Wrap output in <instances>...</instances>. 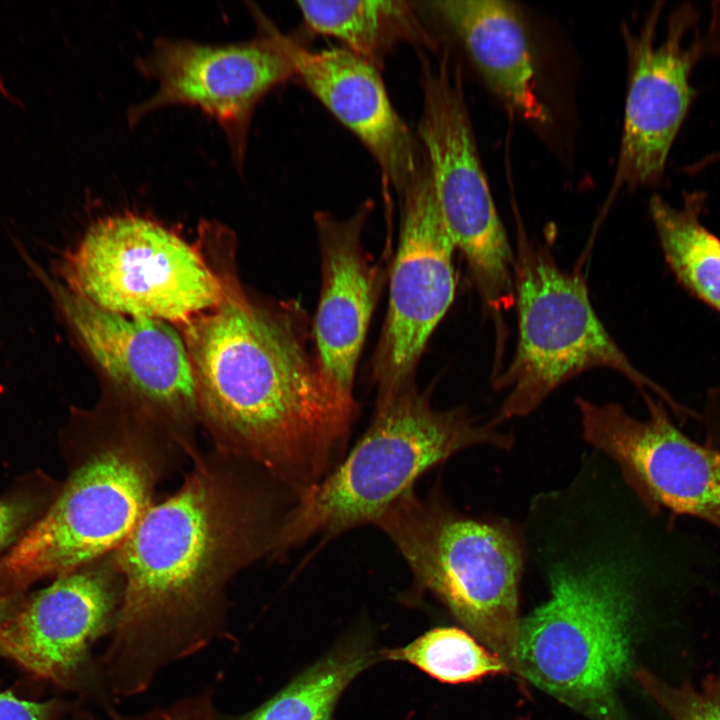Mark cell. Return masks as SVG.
I'll return each mask as SVG.
<instances>
[{
	"label": "cell",
	"mask_w": 720,
	"mask_h": 720,
	"mask_svg": "<svg viewBox=\"0 0 720 720\" xmlns=\"http://www.w3.org/2000/svg\"><path fill=\"white\" fill-rule=\"evenodd\" d=\"M260 35L230 44L157 39L139 59L140 70L158 83L155 93L131 109L136 121L171 104L197 106L214 117L229 141L240 167L246 151L251 116L259 100L294 75L278 28L256 9Z\"/></svg>",
	"instance_id": "7c38bea8"
},
{
	"label": "cell",
	"mask_w": 720,
	"mask_h": 720,
	"mask_svg": "<svg viewBox=\"0 0 720 720\" xmlns=\"http://www.w3.org/2000/svg\"><path fill=\"white\" fill-rule=\"evenodd\" d=\"M66 288L117 314L184 324L224 297L221 276L192 244L138 215L93 224L63 264Z\"/></svg>",
	"instance_id": "9c48e42d"
},
{
	"label": "cell",
	"mask_w": 720,
	"mask_h": 720,
	"mask_svg": "<svg viewBox=\"0 0 720 720\" xmlns=\"http://www.w3.org/2000/svg\"><path fill=\"white\" fill-rule=\"evenodd\" d=\"M513 437L479 426L463 408L437 410L413 383L379 392L375 416L348 456L285 513L272 554L332 537L380 515L430 468L475 445L510 449Z\"/></svg>",
	"instance_id": "277c9868"
},
{
	"label": "cell",
	"mask_w": 720,
	"mask_h": 720,
	"mask_svg": "<svg viewBox=\"0 0 720 720\" xmlns=\"http://www.w3.org/2000/svg\"><path fill=\"white\" fill-rule=\"evenodd\" d=\"M514 258L517 343L512 360L493 379L495 389L508 393L490 425L530 414L563 383L595 368L614 370L641 393L651 390L675 406L607 332L580 271L560 268L547 248L520 231Z\"/></svg>",
	"instance_id": "52a82bcc"
},
{
	"label": "cell",
	"mask_w": 720,
	"mask_h": 720,
	"mask_svg": "<svg viewBox=\"0 0 720 720\" xmlns=\"http://www.w3.org/2000/svg\"><path fill=\"white\" fill-rule=\"evenodd\" d=\"M430 4L507 108L525 120L546 124L549 112L537 93L531 46L519 9L502 0Z\"/></svg>",
	"instance_id": "ac0fdd59"
},
{
	"label": "cell",
	"mask_w": 720,
	"mask_h": 720,
	"mask_svg": "<svg viewBox=\"0 0 720 720\" xmlns=\"http://www.w3.org/2000/svg\"><path fill=\"white\" fill-rule=\"evenodd\" d=\"M114 552L23 596L0 637V655L27 672L114 708L94 643L110 636L123 598Z\"/></svg>",
	"instance_id": "30bf717a"
},
{
	"label": "cell",
	"mask_w": 720,
	"mask_h": 720,
	"mask_svg": "<svg viewBox=\"0 0 720 720\" xmlns=\"http://www.w3.org/2000/svg\"><path fill=\"white\" fill-rule=\"evenodd\" d=\"M224 297L184 326L200 426L299 496L338 464L356 414L353 393L313 360L284 317L228 277Z\"/></svg>",
	"instance_id": "7a4b0ae2"
},
{
	"label": "cell",
	"mask_w": 720,
	"mask_h": 720,
	"mask_svg": "<svg viewBox=\"0 0 720 720\" xmlns=\"http://www.w3.org/2000/svg\"><path fill=\"white\" fill-rule=\"evenodd\" d=\"M643 687L674 720H720V677L706 680L699 688H672L640 674Z\"/></svg>",
	"instance_id": "603a6c76"
},
{
	"label": "cell",
	"mask_w": 720,
	"mask_h": 720,
	"mask_svg": "<svg viewBox=\"0 0 720 720\" xmlns=\"http://www.w3.org/2000/svg\"><path fill=\"white\" fill-rule=\"evenodd\" d=\"M55 291L82 345L116 388L114 401L154 422L194 459L200 423L184 338L171 323L104 310L66 287Z\"/></svg>",
	"instance_id": "8fae6325"
},
{
	"label": "cell",
	"mask_w": 720,
	"mask_h": 720,
	"mask_svg": "<svg viewBox=\"0 0 720 720\" xmlns=\"http://www.w3.org/2000/svg\"><path fill=\"white\" fill-rule=\"evenodd\" d=\"M662 2L651 9L637 33L625 31L629 79L623 133L610 194L654 184L694 98L690 75L703 43L685 42L696 23L688 3L668 18L665 38L656 42Z\"/></svg>",
	"instance_id": "9a60e30c"
},
{
	"label": "cell",
	"mask_w": 720,
	"mask_h": 720,
	"mask_svg": "<svg viewBox=\"0 0 720 720\" xmlns=\"http://www.w3.org/2000/svg\"><path fill=\"white\" fill-rule=\"evenodd\" d=\"M23 596V593L14 595H0V637L6 622L9 620V618L12 616V614L18 607Z\"/></svg>",
	"instance_id": "4316f807"
},
{
	"label": "cell",
	"mask_w": 720,
	"mask_h": 720,
	"mask_svg": "<svg viewBox=\"0 0 720 720\" xmlns=\"http://www.w3.org/2000/svg\"><path fill=\"white\" fill-rule=\"evenodd\" d=\"M0 720H99L79 704L53 699L44 702L21 699L0 692Z\"/></svg>",
	"instance_id": "cb8c5ba5"
},
{
	"label": "cell",
	"mask_w": 720,
	"mask_h": 720,
	"mask_svg": "<svg viewBox=\"0 0 720 720\" xmlns=\"http://www.w3.org/2000/svg\"><path fill=\"white\" fill-rule=\"evenodd\" d=\"M550 598L520 620L514 671L595 720H618L630 667L632 598L615 561L550 573Z\"/></svg>",
	"instance_id": "8992f818"
},
{
	"label": "cell",
	"mask_w": 720,
	"mask_h": 720,
	"mask_svg": "<svg viewBox=\"0 0 720 720\" xmlns=\"http://www.w3.org/2000/svg\"><path fill=\"white\" fill-rule=\"evenodd\" d=\"M374 525L395 544L416 583L514 670L523 565L515 531L503 522L464 516L439 496L422 498L413 488Z\"/></svg>",
	"instance_id": "5b68a950"
},
{
	"label": "cell",
	"mask_w": 720,
	"mask_h": 720,
	"mask_svg": "<svg viewBox=\"0 0 720 720\" xmlns=\"http://www.w3.org/2000/svg\"><path fill=\"white\" fill-rule=\"evenodd\" d=\"M294 75L351 132L400 195L425 164L423 148L392 105L378 69L347 49L309 50L278 30Z\"/></svg>",
	"instance_id": "2e32d148"
},
{
	"label": "cell",
	"mask_w": 720,
	"mask_h": 720,
	"mask_svg": "<svg viewBox=\"0 0 720 720\" xmlns=\"http://www.w3.org/2000/svg\"><path fill=\"white\" fill-rule=\"evenodd\" d=\"M383 656L406 661L431 677L452 684L510 671L501 658L474 636L455 627L432 629L405 647L386 651Z\"/></svg>",
	"instance_id": "7402d4cb"
},
{
	"label": "cell",
	"mask_w": 720,
	"mask_h": 720,
	"mask_svg": "<svg viewBox=\"0 0 720 720\" xmlns=\"http://www.w3.org/2000/svg\"><path fill=\"white\" fill-rule=\"evenodd\" d=\"M306 25L342 42L345 49L377 69L400 41L430 44L413 7L405 1H298Z\"/></svg>",
	"instance_id": "d6986e66"
},
{
	"label": "cell",
	"mask_w": 720,
	"mask_h": 720,
	"mask_svg": "<svg viewBox=\"0 0 720 720\" xmlns=\"http://www.w3.org/2000/svg\"><path fill=\"white\" fill-rule=\"evenodd\" d=\"M699 194L675 208L655 195L649 212L672 272L691 293L720 313V240L700 222Z\"/></svg>",
	"instance_id": "ffe728a7"
},
{
	"label": "cell",
	"mask_w": 720,
	"mask_h": 720,
	"mask_svg": "<svg viewBox=\"0 0 720 720\" xmlns=\"http://www.w3.org/2000/svg\"><path fill=\"white\" fill-rule=\"evenodd\" d=\"M708 42L714 50L720 52V3H718L717 7H714L713 21L709 31Z\"/></svg>",
	"instance_id": "83f0119b"
},
{
	"label": "cell",
	"mask_w": 720,
	"mask_h": 720,
	"mask_svg": "<svg viewBox=\"0 0 720 720\" xmlns=\"http://www.w3.org/2000/svg\"><path fill=\"white\" fill-rule=\"evenodd\" d=\"M400 197V235L388 311L373 366L379 392L413 383L423 349L451 306L456 289V248L433 193L426 157Z\"/></svg>",
	"instance_id": "4fadbf2b"
},
{
	"label": "cell",
	"mask_w": 720,
	"mask_h": 720,
	"mask_svg": "<svg viewBox=\"0 0 720 720\" xmlns=\"http://www.w3.org/2000/svg\"><path fill=\"white\" fill-rule=\"evenodd\" d=\"M109 720H219L211 690L186 696L168 706L138 713H122L113 708Z\"/></svg>",
	"instance_id": "d4e9b609"
},
{
	"label": "cell",
	"mask_w": 720,
	"mask_h": 720,
	"mask_svg": "<svg viewBox=\"0 0 720 720\" xmlns=\"http://www.w3.org/2000/svg\"><path fill=\"white\" fill-rule=\"evenodd\" d=\"M370 658L359 648L336 652L255 710L219 720H331L341 693L368 666Z\"/></svg>",
	"instance_id": "44dd1931"
},
{
	"label": "cell",
	"mask_w": 720,
	"mask_h": 720,
	"mask_svg": "<svg viewBox=\"0 0 720 720\" xmlns=\"http://www.w3.org/2000/svg\"><path fill=\"white\" fill-rule=\"evenodd\" d=\"M82 424L65 483L0 558V595L115 552L155 502L156 489L190 462L159 426L117 402Z\"/></svg>",
	"instance_id": "3957f363"
},
{
	"label": "cell",
	"mask_w": 720,
	"mask_h": 720,
	"mask_svg": "<svg viewBox=\"0 0 720 720\" xmlns=\"http://www.w3.org/2000/svg\"><path fill=\"white\" fill-rule=\"evenodd\" d=\"M649 417L638 420L616 403L576 404L584 438L619 466L651 509L666 508L720 528V451L685 436L662 402L642 392Z\"/></svg>",
	"instance_id": "5bb4252c"
},
{
	"label": "cell",
	"mask_w": 720,
	"mask_h": 720,
	"mask_svg": "<svg viewBox=\"0 0 720 720\" xmlns=\"http://www.w3.org/2000/svg\"><path fill=\"white\" fill-rule=\"evenodd\" d=\"M370 209V202H366L345 220L325 212L315 216L322 268L313 325L317 360L325 373L349 393H353L355 370L377 296L376 272L368 264L361 244Z\"/></svg>",
	"instance_id": "e0dca14e"
},
{
	"label": "cell",
	"mask_w": 720,
	"mask_h": 720,
	"mask_svg": "<svg viewBox=\"0 0 720 720\" xmlns=\"http://www.w3.org/2000/svg\"><path fill=\"white\" fill-rule=\"evenodd\" d=\"M190 463L114 552L123 598L99 660L115 702L226 636L228 588L272 554L285 515L284 488L251 462L211 447Z\"/></svg>",
	"instance_id": "6da1fadb"
},
{
	"label": "cell",
	"mask_w": 720,
	"mask_h": 720,
	"mask_svg": "<svg viewBox=\"0 0 720 720\" xmlns=\"http://www.w3.org/2000/svg\"><path fill=\"white\" fill-rule=\"evenodd\" d=\"M418 140L448 233L496 332L515 303L514 251L497 212L478 153L460 70L447 52L422 73Z\"/></svg>",
	"instance_id": "ba28073f"
},
{
	"label": "cell",
	"mask_w": 720,
	"mask_h": 720,
	"mask_svg": "<svg viewBox=\"0 0 720 720\" xmlns=\"http://www.w3.org/2000/svg\"><path fill=\"white\" fill-rule=\"evenodd\" d=\"M46 496L17 494L0 500V550L16 542L43 513Z\"/></svg>",
	"instance_id": "484cf974"
}]
</instances>
